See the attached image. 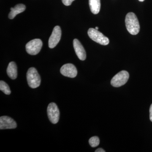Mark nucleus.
I'll use <instances>...</instances> for the list:
<instances>
[{
  "mask_svg": "<svg viewBox=\"0 0 152 152\" xmlns=\"http://www.w3.org/2000/svg\"><path fill=\"white\" fill-rule=\"evenodd\" d=\"M125 23L127 30L130 34L134 35L138 34L140 30V23L135 14L129 12L127 14L125 18Z\"/></svg>",
  "mask_w": 152,
  "mask_h": 152,
  "instance_id": "1",
  "label": "nucleus"
},
{
  "mask_svg": "<svg viewBox=\"0 0 152 152\" xmlns=\"http://www.w3.org/2000/svg\"><path fill=\"white\" fill-rule=\"evenodd\" d=\"M26 77L28 85L31 88H36L39 86L41 81L40 76L35 68L31 67L28 69Z\"/></svg>",
  "mask_w": 152,
  "mask_h": 152,
  "instance_id": "2",
  "label": "nucleus"
},
{
  "mask_svg": "<svg viewBox=\"0 0 152 152\" xmlns=\"http://www.w3.org/2000/svg\"><path fill=\"white\" fill-rule=\"evenodd\" d=\"M88 35L93 41L103 45H107L110 42L108 38L98 30L90 28L88 31Z\"/></svg>",
  "mask_w": 152,
  "mask_h": 152,
  "instance_id": "3",
  "label": "nucleus"
},
{
  "mask_svg": "<svg viewBox=\"0 0 152 152\" xmlns=\"http://www.w3.org/2000/svg\"><path fill=\"white\" fill-rule=\"evenodd\" d=\"M129 77V75L127 71H121L114 76L111 81V84L115 87L122 86L127 82Z\"/></svg>",
  "mask_w": 152,
  "mask_h": 152,
  "instance_id": "4",
  "label": "nucleus"
},
{
  "mask_svg": "<svg viewBox=\"0 0 152 152\" xmlns=\"http://www.w3.org/2000/svg\"><path fill=\"white\" fill-rule=\"evenodd\" d=\"M42 42L40 39H34L29 42L26 45V50L31 55H36L40 51L42 47Z\"/></svg>",
  "mask_w": 152,
  "mask_h": 152,
  "instance_id": "5",
  "label": "nucleus"
},
{
  "mask_svg": "<svg viewBox=\"0 0 152 152\" xmlns=\"http://www.w3.org/2000/svg\"><path fill=\"white\" fill-rule=\"evenodd\" d=\"M48 117L53 124H56L58 122L60 118V111L58 106L55 103H51L47 108Z\"/></svg>",
  "mask_w": 152,
  "mask_h": 152,
  "instance_id": "6",
  "label": "nucleus"
},
{
  "mask_svg": "<svg viewBox=\"0 0 152 152\" xmlns=\"http://www.w3.org/2000/svg\"><path fill=\"white\" fill-rule=\"evenodd\" d=\"M61 36V30L59 26L54 28L51 35L49 38L48 45L50 48H53L58 43Z\"/></svg>",
  "mask_w": 152,
  "mask_h": 152,
  "instance_id": "7",
  "label": "nucleus"
},
{
  "mask_svg": "<svg viewBox=\"0 0 152 152\" xmlns=\"http://www.w3.org/2000/svg\"><path fill=\"white\" fill-rule=\"evenodd\" d=\"M60 72L63 75L68 77H75L77 74V68L72 64L64 65L61 68Z\"/></svg>",
  "mask_w": 152,
  "mask_h": 152,
  "instance_id": "8",
  "label": "nucleus"
},
{
  "mask_svg": "<svg viewBox=\"0 0 152 152\" xmlns=\"http://www.w3.org/2000/svg\"><path fill=\"white\" fill-rule=\"evenodd\" d=\"M17 123L10 117L3 116L0 117V129L1 130L16 128Z\"/></svg>",
  "mask_w": 152,
  "mask_h": 152,
  "instance_id": "9",
  "label": "nucleus"
},
{
  "mask_svg": "<svg viewBox=\"0 0 152 152\" xmlns=\"http://www.w3.org/2000/svg\"><path fill=\"white\" fill-rule=\"evenodd\" d=\"M73 46L75 52L78 58L81 61H84L86 58V54L83 47L77 39L73 41Z\"/></svg>",
  "mask_w": 152,
  "mask_h": 152,
  "instance_id": "10",
  "label": "nucleus"
},
{
  "mask_svg": "<svg viewBox=\"0 0 152 152\" xmlns=\"http://www.w3.org/2000/svg\"><path fill=\"white\" fill-rule=\"evenodd\" d=\"M26 7L23 4H18L14 8H11V12L9 14V18L13 19L18 14L23 12L26 10Z\"/></svg>",
  "mask_w": 152,
  "mask_h": 152,
  "instance_id": "11",
  "label": "nucleus"
},
{
  "mask_svg": "<svg viewBox=\"0 0 152 152\" xmlns=\"http://www.w3.org/2000/svg\"><path fill=\"white\" fill-rule=\"evenodd\" d=\"M8 75L12 80H15L18 76V70L15 63L11 62L9 64L7 70Z\"/></svg>",
  "mask_w": 152,
  "mask_h": 152,
  "instance_id": "12",
  "label": "nucleus"
},
{
  "mask_svg": "<svg viewBox=\"0 0 152 152\" xmlns=\"http://www.w3.org/2000/svg\"><path fill=\"white\" fill-rule=\"evenodd\" d=\"M90 10L95 15L99 13L101 9L100 0H89Z\"/></svg>",
  "mask_w": 152,
  "mask_h": 152,
  "instance_id": "13",
  "label": "nucleus"
},
{
  "mask_svg": "<svg viewBox=\"0 0 152 152\" xmlns=\"http://www.w3.org/2000/svg\"><path fill=\"white\" fill-rule=\"evenodd\" d=\"M0 90L6 95L10 94L11 91L10 87L4 81H0Z\"/></svg>",
  "mask_w": 152,
  "mask_h": 152,
  "instance_id": "14",
  "label": "nucleus"
},
{
  "mask_svg": "<svg viewBox=\"0 0 152 152\" xmlns=\"http://www.w3.org/2000/svg\"><path fill=\"white\" fill-rule=\"evenodd\" d=\"M89 143L90 145L93 148L98 146L100 143V140L99 138L97 137H93L90 139L89 140Z\"/></svg>",
  "mask_w": 152,
  "mask_h": 152,
  "instance_id": "15",
  "label": "nucleus"
},
{
  "mask_svg": "<svg viewBox=\"0 0 152 152\" xmlns=\"http://www.w3.org/2000/svg\"><path fill=\"white\" fill-rule=\"evenodd\" d=\"M74 1L75 0H62V1L65 5L69 6H70Z\"/></svg>",
  "mask_w": 152,
  "mask_h": 152,
  "instance_id": "16",
  "label": "nucleus"
},
{
  "mask_svg": "<svg viewBox=\"0 0 152 152\" xmlns=\"http://www.w3.org/2000/svg\"><path fill=\"white\" fill-rule=\"evenodd\" d=\"M150 118L152 122V104L151 105L150 108Z\"/></svg>",
  "mask_w": 152,
  "mask_h": 152,
  "instance_id": "17",
  "label": "nucleus"
},
{
  "mask_svg": "<svg viewBox=\"0 0 152 152\" xmlns=\"http://www.w3.org/2000/svg\"><path fill=\"white\" fill-rule=\"evenodd\" d=\"M105 151L103 149L101 148H98V149L96 150L95 151V152H105Z\"/></svg>",
  "mask_w": 152,
  "mask_h": 152,
  "instance_id": "18",
  "label": "nucleus"
},
{
  "mask_svg": "<svg viewBox=\"0 0 152 152\" xmlns=\"http://www.w3.org/2000/svg\"><path fill=\"white\" fill-rule=\"evenodd\" d=\"M95 29H96V30H98V29H99V28L97 27H96L95 28Z\"/></svg>",
  "mask_w": 152,
  "mask_h": 152,
  "instance_id": "19",
  "label": "nucleus"
},
{
  "mask_svg": "<svg viewBox=\"0 0 152 152\" xmlns=\"http://www.w3.org/2000/svg\"><path fill=\"white\" fill-rule=\"evenodd\" d=\"M139 1H140L142 2L144 1H145V0H139Z\"/></svg>",
  "mask_w": 152,
  "mask_h": 152,
  "instance_id": "20",
  "label": "nucleus"
}]
</instances>
